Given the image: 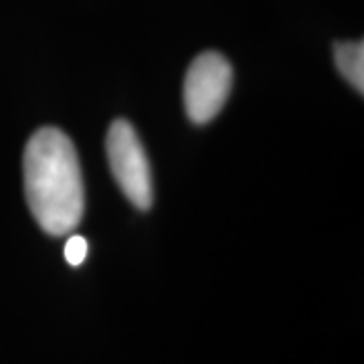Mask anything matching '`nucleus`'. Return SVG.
Instances as JSON below:
<instances>
[{"mask_svg": "<svg viewBox=\"0 0 364 364\" xmlns=\"http://www.w3.org/2000/svg\"><path fill=\"white\" fill-rule=\"evenodd\" d=\"M25 193L41 229L61 237L83 217V181L75 146L57 128H41L26 144Z\"/></svg>", "mask_w": 364, "mask_h": 364, "instance_id": "1", "label": "nucleus"}, {"mask_svg": "<svg viewBox=\"0 0 364 364\" xmlns=\"http://www.w3.org/2000/svg\"><path fill=\"white\" fill-rule=\"evenodd\" d=\"M107 160L122 193L134 207L150 208L152 205V174L144 146L126 119H116L107 132Z\"/></svg>", "mask_w": 364, "mask_h": 364, "instance_id": "2", "label": "nucleus"}, {"mask_svg": "<svg viewBox=\"0 0 364 364\" xmlns=\"http://www.w3.org/2000/svg\"><path fill=\"white\" fill-rule=\"evenodd\" d=\"M233 85V69L221 53L198 55L184 77V107L191 122L207 124L227 102Z\"/></svg>", "mask_w": 364, "mask_h": 364, "instance_id": "3", "label": "nucleus"}, {"mask_svg": "<svg viewBox=\"0 0 364 364\" xmlns=\"http://www.w3.org/2000/svg\"><path fill=\"white\" fill-rule=\"evenodd\" d=\"M336 67L358 93L364 91V43L363 41H350V43H338L334 51Z\"/></svg>", "mask_w": 364, "mask_h": 364, "instance_id": "4", "label": "nucleus"}, {"mask_svg": "<svg viewBox=\"0 0 364 364\" xmlns=\"http://www.w3.org/2000/svg\"><path fill=\"white\" fill-rule=\"evenodd\" d=\"M63 253H65L67 263L73 265V267H77L87 257V241L81 235H73V237L67 239L65 251Z\"/></svg>", "mask_w": 364, "mask_h": 364, "instance_id": "5", "label": "nucleus"}]
</instances>
